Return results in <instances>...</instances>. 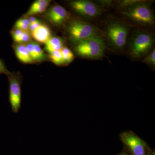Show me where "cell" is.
I'll list each match as a JSON object with an SVG mask.
<instances>
[{
  "label": "cell",
  "instance_id": "obj_11",
  "mask_svg": "<svg viewBox=\"0 0 155 155\" xmlns=\"http://www.w3.org/2000/svg\"><path fill=\"white\" fill-rule=\"evenodd\" d=\"M15 51L17 58L24 64H32L34 61L28 53L25 45L18 44L15 46Z\"/></svg>",
  "mask_w": 155,
  "mask_h": 155
},
{
  "label": "cell",
  "instance_id": "obj_19",
  "mask_svg": "<svg viewBox=\"0 0 155 155\" xmlns=\"http://www.w3.org/2000/svg\"><path fill=\"white\" fill-rule=\"evenodd\" d=\"M14 41L18 44H23L29 42L31 40V36L28 31H24L22 35L14 40Z\"/></svg>",
  "mask_w": 155,
  "mask_h": 155
},
{
  "label": "cell",
  "instance_id": "obj_26",
  "mask_svg": "<svg viewBox=\"0 0 155 155\" xmlns=\"http://www.w3.org/2000/svg\"><path fill=\"white\" fill-rule=\"evenodd\" d=\"M28 19H29V21H30L31 23H34V22H37V21H39L38 19H37L35 17H32V16H31Z\"/></svg>",
  "mask_w": 155,
  "mask_h": 155
},
{
  "label": "cell",
  "instance_id": "obj_21",
  "mask_svg": "<svg viewBox=\"0 0 155 155\" xmlns=\"http://www.w3.org/2000/svg\"><path fill=\"white\" fill-rule=\"evenodd\" d=\"M114 1L112 0H99L96 1V4L97 5L103 7H109L112 6Z\"/></svg>",
  "mask_w": 155,
  "mask_h": 155
},
{
  "label": "cell",
  "instance_id": "obj_2",
  "mask_svg": "<svg viewBox=\"0 0 155 155\" xmlns=\"http://www.w3.org/2000/svg\"><path fill=\"white\" fill-rule=\"evenodd\" d=\"M153 44V37L149 32L142 31L134 32L130 42V55L136 59L143 58L150 52Z\"/></svg>",
  "mask_w": 155,
  "mask_h": 155
},
{
  "label": "cell",
  "instance_id": "obj_28",
  "mask_svg": "<svg viewBox=\"0 0 155 155\" xmlns=\"http://www.w3.org/2000/svg\"><path fill=\"white\" fill-rule=\"evenodd\" d=\"M154 155L153 153H148L147 154V155Z\"/></svg>",
  "mask_w": 155,
  "mask_h": 155
},
{
  "label": "cell",
  "instance_id": "obj_24",
  "mask_svg": "<svg viewBox=\"0 0 155 155\" xmlns=\"http://www.w3.org/2000/svg\"><path fill=\"white\" fill-rule=\"evenodd\" d=\"M41 24L39 20L37 21V22L31 23L30 25L29 26V30H30L31 32H32L33 31L35 30L37 28H38Z\"/></svg>",
  "mask_w": 155,
  "mask_h": 155
},
{
  "label": "cell",
  "instance_id": "obj_16",
  "mask_svg": "<svg viewBox=\"0 0 155 155\" xmlns=\"http://www.w3.org/2000/svg\"><path fill=\"white\" fill-rule=\"evenodd\" d=\"M35 51L36 54L37 61H44L47 58V56L40 46L37 43L34 42Z\"/></svg>",
  "mask_w": 155,
  "mask_h": 155
},
{
  "label": "cell",
  "instance_id": "obj_15",
  "mask_svg": "<svg viewBox=\"0 0 155 155\" xmlns=\"http://www.w3.org/2000/svg\"><path fill=\"white\" fill-rule=\"evenodd\" d=\"M50 58L52 61L57 65L64 64L61 51H57L50 53Z\"/></svg>",
  "mask_w": 155,
  "mask_h": 155
},
{
  "label": "cell",
  "instance_id": "obj_20",
  "mask_svg": "<svg viewBox=\"0 0 155 155\" xmlns=\"http://www.w3.org/2000/svg\"><path fill=\"white\" fill-rule=\"evenodd\" d=\"M29 54L33 61H37L36 54L35 51L34 42H29L25 45Z\"/></svg>",
  "mask_w": 155,
  "mask_h": 155
},
{
  "label": "cell",
  "instance_id": "obj_3",
  "mask_svg": "<svg viewBox=\"0 0 155 155\" xmlns=\"http://www.w3.org/2000/svg\"><path fill=\"white\" fill-rule=\"evenodd\" d=\"M105 48L103 39L97 35L75 45V51L83 58L96 59L102 57Z\"/></svg>",
  "mask_w": 155,
  "mask_h": 155
},
{
  "label": "cell",
  "instance_id": "obj_9",
  "mask_svg": "<svg viewBox=\"0 0 155 155\" xmlns=\"http://www.w3.org/2000/svg\"><path fill=\"white\" fill-rule=\"evenodd\" d=\"M68 16L67 10L60 5L52 7L47 14L49 20L56 25H62L68 19Z\"/></svg>",
  "mask_w": 155,
  "mask_h": 155
},
{
  "label": "cell",
  "instance_id": "obj_1",
  "mask_svg": "<svg viewBox=\"0 0 155 155\" xmlns=\"http://www.w3.org/2000/svg\"><path fill=\"white\" fill-rule=\"evenodd\" d=\"M121 13L131 21L145 26H153L155 17L149 2L142 1L140 2L123 9Z\"/></svg>",
  "mask_w": 155,
  "mask_h": 155
},
{
  "label": "cell",
  "instance_id": "obj_22",
  "mask_svg": "<svg viewBox=\"0 0 155 155\" xmlns=\"http://www.w3.org/2000/svg\"><path fill=\"white\" fill-rule=\"evenodd\" d=\"M2 74L8 76L11 74V72H9L3 61L0 59V74Z\"/></svg>",
  "mask_w": 155,
  "mask_h": 155
},
{
  "label": "cell",
  "instance_id": "obj_14",
  "mask_svg": "<svg viewBox=\"0 0 155 155\" xmlns=\"http://www.w3.org/2000/svg\"><path fill=\"white\" fill-rule=\"evenodd\" d=\"M61 52L64 64H69L74 60V54L68 48L63 47L61 50Z\"/></svg>",
  "mask_w": 155,
  "mask_h": 155
},
{
  "label": "cell",
  "instance_id": "obj_5",
  "mask_svg": "<svg viewBox=\"0 0 155 155\" xmlns=\"http://www.w3.org/2000/svg\"><path fill=\"white\" fill-rule=\"evenodd\" d=\"M67 31L70 40L75 45L97 35L96 28L94 25L80 20H74L70 22Z\"/></svg>",
  "mask_w": 155,
  "mask_h": 155
},
{
  "label": "cell",
  "instance_id": "obj_18",
  "mask_svg": "<svg viewBox=\"0 0 155 155\" xmlns=\"http://www.w3.org/2000/svg\"><path fill=\"white\" fill-rule=\"evenodd\" d=\"M143 62L149 65L150 67H155V51L154 48L148 54H147L143 61Z\"/></svg>",
  "mask_w": 155,
  "mask_h": 155
},
{
  "label": "cell",
  "instance_id": "obj_10",
  "mask_svg": "<svg viewBox=\"0 0 155 155\" xmlns=\"http://www.w3.org/2000/svg\"><path fill=\"white\" fill-rule=\"evenodd\" d=\"M31 35L36 41L45 44L51 37V31L47 25L41 24L35 30L31 32Z\"/></svg>",
  "mask_w": 155,
  "mask_h": 155
},
{
  "label": "cell",
  "instance_id": "obj_23",
  "mask_svg": "<svg viewBox=\"0 0 155 155\" xmlns=\"http://www.w3.org/2000/svg\"><path fill=\"white\" fill-rule=\"evenodd\" d=\"M15 27L16 28L21 29L25 31H28L29 30V26L19 22L18 20L15 23Z\"/></svg>",
  "mask_w": 155,
  "mask_h": 155
},
{
  "label": "cell",
  "instance_id": "obj_6",
  "mask_svg": "<svg viewBox=\"0 0 155 155\" xmlns=\"http://www.w3.org/2000/svg\"><path fill=\"white\" fill-rule=\"evenodd\" d=\"M8 77L9 81V103L13 113L17 114L21 108L22 102V78L19 74L11 73Z\"/></svg>",
  "mask_w": 155,
  "mask_h": 155
},
{
  "label": "cell",
  "instance_id": "obj_27",
  "mask_svg": "<svg viewBox=\"0 0 155 155\" xmlns=\"http://www.w3.org/2000/svg\"><path fill=\"white\" fill-rule=\"evenodd\" d=\"M118 155H127V154L125 153H122Z\"/></svg>",
  "mask_w": 155,
  "mask_h": 155
},
{
  "label": "cell",
  "instance_id": "obj_13",
  "mask_svg": "<svg viewBox=\"0 0 155 155\" xmlns=\"http://www.w3.org/2000/svg\"><path fill=\"white\" fill-rule=\"evenodd\" d=\"M63 47L62 40L58 37H51L45 43V49L49 53L61 51Z\"/></svg>",
  "mask_w": 155,
  "mask_h": 155
},
{
  "label": "cell",
  "instance_id": "obj_17",
  "mask_svg": "<svg viewBox=\"0 0 155 155\" xmlns=\"http://www.w3.org/2000/svg\"><path fill=\"white\" fill-rule=\"evenodd\" d=\"M142 0H122L118 1L117 5L120 8L124 9L140 2Z\"/></svg>",
  "mask_w": 155,
  "mask_h": 155
},
{
  "label": "cell",
  "instance_id": "obj_25",
  "mask_svg": "<svg viewBox=\"0 0 155 155\" xmlns=\"http://www.w3.org/2000/svg\"><path fill=\"white\" fill-rule=\"evenodd\" d=\"M18 21L21 23H23V24H25L29 26L31 24V22L29 21V19H20L18 20Z\"/></svg>",
  "mask_w": 155,
  "mask_h": 155
},
{
  "label": "cell",
  "instance_id": "obj_8",
  "mask_svg": "<svg viewBox=\"0 0 155 155\" xmlns=\"http://www.w3.org/2000/svg\"><path fill=\"white\" fill-rule=\"evenodd\" d=\"M120 138L132 155H145L146 143L133 132H123L120 134Z\"/></svg>",
  "mask_w": 155,
  "mask_h": 155
},
{
  "label": "cell",
  "instance_id": "obj_4",
  "mask_svg": "<svg viewBox=\"0 0 155 155\" xmlns=\"http://www.w3.org/2000/svg\"><path fill=\"white\" fill-rule=\"evenodd\" d=\"M129 28L122 22H111L106 29V35L111 46L115 50L122 49L127 43Z\"/></svg>",
  "mask_w": 155,
  "mask_h": 155
},
{
  "label": "cell",
  "instance_id": "obj_12",
  "mask_svg": "<svg viewBox=\"0 0 155 155\" xmlns=\"http://www.w3.org/2000/svg\"><path fill=\"white\" fill-rule=\"evenodd\" d=\"M50 2L48 0H38L32 4L26 13V16H31L43 13L46 10Z\"/></svg>",
  "mask_w": 155,
  "mask_h": 155
},
{
  "label": "cell",
  "instance_id": "obj_7",
  "mask_svg": "<svg viewBox=\"0 0 155 155\" xmlns=\"http://www.w3.org/2000/svg\"><path fill=\"white\" fill-rule=\"evenodd\" d=\"M69 4L76 13L87 18H95L101 12L100 7L91 1L77 0L71 1Z\"/></svg>",
  "mask_w": 155,
  "mask_h": 155
}]
</instances>
